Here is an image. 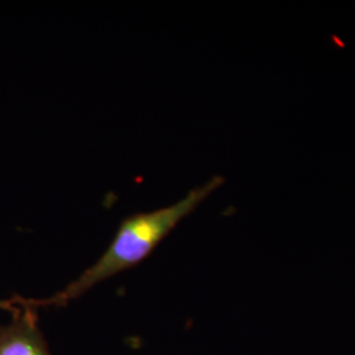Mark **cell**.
Segmentation results:
<instances>
[{
    "mask_svg": "<svg viewBox=\"0 0 355 355\" xmlns=\"http://www.w3.org/2000/svg\"><path fill=\"white\" fill-rule=\"evenodd\" d=\"M0 308L11 312L13 315V313L19 312L23 308L21 297H15V299H11V300H0Z\"/></svg>",
    "mask_w": 355,
    "mask_h": 355,
    "instance_id": "3",
    "label": "cell"
},
{
    "mask_svg": "<svg viewBox=\"0 0 355 355\" xmlns=\"http://www.w3.org/2000/svg\"><path fill=\"white\" fill-rule=\"evenodd\" d=\"M224 183V178L214 177L203 186L191 190L177 203L150 212H141L125 217L114 234V240L102 257L62 291L48 299L31 300L28 304L38 306H61L85 295L104 280L110 279L129 267L142 262L158 243L192 214L204 200Z\"/></svg>",
    "mask_w": 355,
    "mask_h": 355,
    "instance_id": "1",
    "label": "cell"
},
{
    "mask_svg": "<svg viewBox=\"0 0 355 355\" xmlns=\"http://www.w3.org/2000/svg\"><path fill=\"white\" fill-rule=\"evenodd\" d=\"M12 316L10 324L0 325V355H51L36 308L23 299V308Z\"/></svg>",
    "mask_w": 355,
    "mask_h": 355,
    "instance_id": "2",
    "label": "cell"
}]
</instances>
